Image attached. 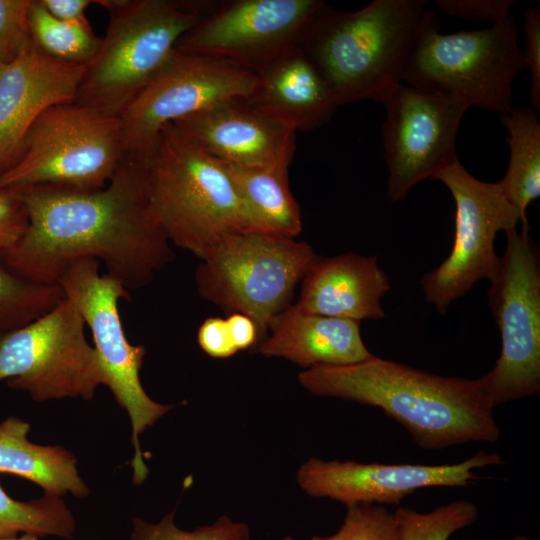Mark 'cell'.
I'll return each mask as SVG.
<instances>
[{"label": "cell", "mask_w": 540, "mask_h": 540, "mask_svg": "<svg viewBox=\"0 0 540 540\" xmlns=\"http://www.w3.org/2000/svg\"><path fill=\"white\" fill-rule=\"evenodd\" d=\"M28 227L2 263L17 276L57 284L65 268L95 258L129 290L148 285L173 260V251L149 202L138 157L126 156L100 190L54 187L16 190Z\"/></svg>", "instance_id": "obj_1"}, {"label": "cell", "mask_w": 540, "mask_h": 540, "mask_svg": "<svg viewBox=\"0 0 540 540\" xmlns=\"http://www.w3.org/2000/svg\"><path fill=\"white\" fill-rule=\"evenodd\" d=\"M298 381L317 396L380 408L425 450L493 443L500 436L477 379L432 374L373 355L355 364L304 369Z\"/></svg>", "instance_id": "obj_2"}, {"label": "cell", "mask_w": 540, "mask_h": 540, "mask_svg": "<svg viewBox=\"0 0 540 540\" xmlns=\"http://www.w3.org/2000/svg\"><path fill=\"white\" fill-rule=\"evenodd\" d=\"M427 2L374 0L357 11L327 4L300 43L338 106L376 101L402 75Z\"/></svg>", "instance_id": "obj_3"}, {"label": "cell", "mask_w": 540, "mask_h": 540, "mask_svg": "<svg viewBox=\"0 0 540 540\" xmlns=\"http://www.w3.org/2000/svg\"><path fill=\"white\" fill-rule=\"evenodd\" d=\"M138 157L152 211L170 244L203 259L248 218L225 165L172 123Z\"/></svg>", "instance_id": "obj_4"}, {"label": "cell", "mask_w": 540, "mask_h": 540, "mask_svg": "<svg viewBox=\"0 0 540 540\" xmlns=\"http://www.w3.org/2000/svg\"><path fill=\"white\" fill-rule=\"evenodd\" d=\"M214 3L97 0L110 20L96 55L85 67L74 102L119 118Z\"/></svg>", "instance_id": "obj_5"}, {"label": "cell", "mask_w": 540, "mask_h": 540, "mask_svg": "<svg viewBox=\"0 0 540 540\" xmlns=\"http://www.w3.org/2000/svg\"><path fill=\"white\" fill-rule=\"evenodd\" d=\"M510 13L489 28L440 32L426 10L401 83L503 115L513 108L512 83L526 68Z\"/></svg>", "instance_id": "obj_6"}, {"label": "cell", "mask_w": 540, "mask_h": 540, "mask_svg": "<svg viewBox=\"0 0 540 540\" xmlns=\"http://www.w3.org/2000/svg\"><path fill=\"white\" fill-rule=\"evenodd\" d=\"M125 158L120 118L74 101L56 104L30 127L18 161L0 176V189L96 191L108 184Z\"/></svg>", "instance_id": "obj_7"}, {"label": "cell", "mask_w": 540, "mask_h": 540, "mask_svg": "<svg viewBox=\"0 0 540 540\" xmlns=\"http://www.w3.org/2000/svg\"><path fill=\"white\" fill-rule=\"evenodd\" d=\"M320 258L306 242L237 233L201 259L195 284L203 299L226 314L241 313L252 319L260 344L271 321L291 305L296 286Z\"/></svg>", "instance_id": "obj_8"}, {"label": "cell", "mask_w": 540, "mask_h": 540, "mask_svg": "<svg viewBox=\"0 0 540 540\" xmlns=\"http://www.w3.org/2000/svg\"><path fill=\"white\" fill-rule=\"evenodd\" d=\"M99 265L95 258L75 260L65 268L57 284L90 328L104 375V385L128 413L134 449L132 480L140 485L147 478L149 469L143 459L139 437L174 405L158 403L145 392L140 370L146 348L128 341L118 309L121 298L130 299L129 291L119 280L108 274L101 275Z\"/></svg>", "instance_id": "obj_9"}, {"label": "cell", "mask_w": 540, "mask_h": 540, "mask_svg": "<svg viewBox=\"0 0 540 540\" xmlns=\"http://www.w3.org/2000/svg\"><path fill=\"white\" fill-rule=\"evenodd\" d=\"M507 243L488 303L501 334L493 369L477 379L494 408L540 392V262L529 230L506 232Z\"/></svg>", "instance_id": "obj_10"}, {"label": "cell", "mask_w": 540, "mask_h": 540, "mask_svg": "<svg viewBox=\"0 0 540 540\" xmlns=\"http://www.w3.org/2000/svg\"><path fill=\"white\" fill-rule=\"evenodd\" d=\"M85 322L66 297L33 322L0 335V381L33 400H91L104 385L102 367L87 342Z\"/></svg>", "instance_id": "obj_11"}, {"label": "cell", "mask_w": 540, "mask_h": 540, "mask_svg": "<svg viewBox=\"0 0 540 540\" xmlns=\"http://www.w3.org/2000/svg\"><path fill=\"white\" fill-rule=\"evenodd\" d=\"M432 179L441 181L455 202V233L449 256L421 279L428 303L446 313L452 302L464 296L482 279L497 275L500 257L494 250L499 231L521 224L517 209L502 194L497 182L488 183L471 175L459 159Z\"/></svg>", "instance_id": "obj_12"}, {"label": "cell", "mask_w": 540, "mask_h": 540, "mask_svg": "<svg viewBox=\"0 0 540 540\" xmlns=\"http://www.w3.org/2000/svg\"><path fill=\"white\" fill-rule=\"evenodd\" d=\"M325 5L322 0L215 1L176 50L225 60L255 74L299 46Z\"/></svg>", "instance_id": "obj_13"}, {"label": "cell", "mask_w": 540, "mask_h": 540, "mask_svg": "<svg viewBox=\"0 0 540 540\" xmlns=\"http://www.w3.org/2000/svg\"><path fill=\"white\" fill-rule=\"evenodd\" d=\"M384 105L387 196L403 200L419 182L458 160L456 137L469 106L456 98L396 83L376 100Z\"/></svg>", "instance_id": "obj_14"}, {"label": "cell", "mask_w": 540, "mask_h": 540, "mask_svg": "<svg viewBox=\"0 0 540 540\" xmlns=\"http://www.w3.org/2000/svg\"><path fill=\"white\" fill-rule=\"evenodd\" d=\"M255 81L254 73L231 62L175 50L119 117L126 156L141 154L167 124L248 97Z\"/></svg>", "instance_id": "obj_15"}, {"label": "cell", "mask_w": 540, "mask_h": 540, "mask_svg": "<svg viewBox=\"0 0 540 540\" xmlns=\"http://www.w3.org/2000/svg\"><path fill=\"white\" fill-rule=\"evenodd\" d=\"M502 462L499 454L485 451L459 463L440 465L325 461L311 457L298 468L296 481L307 495L338 501L346 507L396 505L419 489L466 487L479 479L474 470Z\"/></svg>", "instance_id": "obj_16"}, {"label": "cell", "mask_w": 540, "mask_h": 540, "mask_svg": "<svg viewBox=\"0 0 540 540\" xmlns=\"http://www.w3.org/2000/svg\"><path fill=\"white\" fill-rule=\"evenodd\" d=\"M202 151L222 163L245 168H289L296 131L247 103L219 101L172 123Z\"/></svg>", "instance_id": "obj_17"}, {"label": "cell", "mask_w": 540, "mask_h": 540, "mask_svg": "<svg viewBox=\"0 0 540 540\" xmlns=\"http://www.w3.org/2000/svg\"><path fill=\"white\" fill-rule=\"evenodd\" d=\"M85 67L50 57L32 40L14 61L0 65V176L18 161L39 115L75 100Z\"/></svg>", "instance_id": "obj_18"}, {"label": "cell", "mask_w": 540, "mask_h": 540, "mask_svg": "<svg viewBox=\"0 0 540 540\" xmlns=\"http://www.w3.org/2000/svg\"><path fill=\"white\" fill-rule=\"evenodd\" d=\"M247 103L296 132L327 123L339 107L313 62L300 46L282 52L258 72Z\"/></svg>", "instance_id": "obj_19"}, {"label": "cell", "mask_w": 540, "mask_h": 540, "mask_svg": "<svg viewBox=\"0 0 540 540\" xmlns=\"http://www.w3.org/2000/svg\"><path fill=\"white\" fill-rule=\"evenodd\" d=\"M376 256L353 252L320 258L302 280L301 310L360 321L385 317L380 300L390 289Z\"/></svg>", "instance_id": "obj_20"}, {"label": "cell", "mask_w": 540, "mask_h": 540, "mask_svg": "<svg viewBox=\"0 0 540 540\" xmlns=\"http://www.w3.org/2000/svg\"><path fill=\"white\" fill-rule=\"evenodd\" d=\"M268 332L252 352L304 369L355 364L373 356L362 340L360 321L307 313L296 304L275 316Z\"/></svg>", "instance_id": "obj_21"}, {"label": "cell", "mask_w": 540, "mask_h": 540, "mask_svg": "<svg viewBox=\"0 0 540 540\" xmlns=\"http://www.w3.org/2000/svg\"><path fill=\"white\" fill-rule=\"evenodd\" d=\"M29 431L30 424L14 416L0 423V472L29 480L45 493L86 497L89 488L78 473L74 454L62 446L30 442Z\"/></svg>", "instance_id": "obj_22"}, {"label": "cell", "mask_w": 540, "mask_h": 540, "mask_svg": "<svg viewBox=\"0 0 540 540\" xmlns=\"http://www.w3.org/2000/svg\"><path fill=\"white\" fill-rule=\"evenodd\" d=\"M248 218V232L295 239L302 231L299 205L288 168H245L223 163Z\"/></svg>", "instance_id": "obj_23"}, {"label": "cell", "mask_w": 540, "mask_h": 540, "mask_svg": "<svg viewBox=\"0 0 540 540\" xmlns=\"http://www.w3.org/2000/svg\"><path fill=\"white\" fill-rule=\"evenodd\" d=\"M509 132V165L497 182L502 194L520 214L521 229L529 230L527 208L540 196V122L533 108H512L500 115Z\"/></svg>", "instance_id": "obj_24"}, {"label": "cell", "mask_w": 540, "mask_h": 540, "mask_svg": "<svg viewBox=\"0 0 540 540\" xmlns=\"http://www.w3.org/2000/svg\"><path fill=\"white\" fill-rule=\"evenodd\" d=\"M75 518L60 496L45 493L39 499L18 501L0 485V539L32 534L71 539Z\"/></svg>", "instance_id": "obj_25"}, {"label": "cell", "mask_w": 540, "mask_h": 540, "mask_svg": "<svg viewBox=\"0 0 540 540\" xmlns=\"http://www.w3.org/2000/svg\"><path fill=\"white\" fill-rule=\"evenodd\" d=\"M29 26L33 43L45 54L66 63L87 65L102 41L88 21L59 20L39 0L31 2Z\"/></svg>", "instance_id": "obj_26"}, {"label": "cell", "mask_w": 540, "mask_h": 540, "mask_svg": "<svg viewBox=\"0 0 540 540\" xmlns=\"http://www.w3.org/2000/svg\"><path fill=\"white\" fill-rule=\"evenodd\" d=\"M64 298L59 284L23 279L0 263V335L42 317Z\"/></svg>", "instance_id": "obj_27"}, {"label": "cell", "mask_w": 540, "mask_h": 540, "mask_svg": "<svg viewBox=\"0 0 540 540\" xmlns=\"http://www.w3.org/2000/svg\"><path fill=\"white\" fill-rule=\"evenodd\" d=\"M400 540H448L476 521L479 511L468 500H456L429 512L399 507L394 512Z\"/></svg>", "instance_id": "obj_28"}, {"label": "cell", "mask_w": 540, "mask_h": 540, "mask_svg": "<svg viewBox=\"0 0 540 540\" xmlns=\"http://www.w3.org/2000/svg\"><path fill=\"white\" fill-rule=\"evenodd\" d=\"M132 523L129 540H250L248 524L234 521L226 515L192 531L182 530L175 524V510L158 523H148L138 517L133 518Z\"/></svg>", "instance_id": "obj_29"}, {"label": "cell", "mask_w": 540, "mask_h": 540, "mask_svg": "<svg viewBox=\"0 0 540 540\" xmlns=\"http://www.w3.org/2000/svg\"><path fill=\"white\" fill-rule=\"evenodd\" d=\"M342 540H400L393 512L381 505L347 507Z\"/></svg>", "instance_id": "obj_30"}, {"label": "cell", "mask_w": 540, "mask_h": 540, "mask_svg": "<svg viewBox=\"0 0 540 540\" xmlns=\"http://www.w3.org/2000/svg\"><path fill=\"white\" fill-rule=\"evenodd\" d=\"M32 0H0V65L14 61L32 40L29 11Z\"/></svg>", "instance_id": "obj_31"}, {"label": "cell", "mask_w": 540, "mask_h": 540, "mask_svg": "<svg viewBox=\"0 0 540 540\" xmlns=\"http://www.w3.org/2000/svg\"><path fill=\"white\" fill-rule=\"evenodd\" d=\"M28 227V215L20 193L0 189V262L21 239Z\"/></svg>", "instance_id": "obj_32"}, {"label": "cell", "mask_w": 540, "mask_h": 540, "mask_svg": "<svg viewBox=\"0 0 540 540\" xmlns=\"http://www.w3.org/2000/svg\"><path fill=\"white\" fill-rule=\"evenodd\" d=\"M525 65L531 76L530 98L535 111L540 110V9L531 6L524 14Z\"/></svg>", "instance_id": "obj_33"}, {"label": "cell", "mask_w": 540, "mask_h": 540, "mask_svg": "<svg viewBox=\"0 0 540 540\" xmlns=\"http://www.w3.org/2000/svg\"><path fill=\"white\" fill-rule=\"evenodd\" d=\"M438 7L448 15L469 21L497 22L507 17L513 0H437Z\"/></svg>", "instance_id": "obj_34"}, {"label": "cell", "mask_w": 540, "mask_h": 540, "mask_svg": "<svg viewBox=\"0 0 540 540\" xmlns=\"http://www.w3.org/2000/svg\"><path fill=\"white\" fill-rule=\"evenodd\" d=\"M199 347L208 356L224 359L235 355L234 346L225 319L210 317L204 320L197 332Z\"/></svg>", "instance_id": "obj_35"}, {"label": "cell", "mask_w": 540, "mask_h": 540, "mask_svg": "<svg viewBox=\"0 0 540 540\" xmlns=\"http://www.w3.org/2000/svg\"><path fill=\"white\" fill-rule=\"evenodd\" d=\"M225 320L237 351L253 350L257 346L258 331L252 319L241 313H231Z\"/></svg>", "instance_id": "obj_36"}, {"label": "cell", "mask_w": 540, "mask_h": 540, "mask_svg": "<svg viewBox=\"0 0 540 540\" xmlns=\"http://www.w3.org/2000/svg\"><path fill=\"white\" fill-rule=\"evenodd\" d=\"M44 8L55 18L69 22L88 21L85 15L93 0H39Z\"/></svg>", "instance_id": "obj_37"}, {"label": "cell", "mask_w": 540, "mask_h": 540, "mask_svg": "<svg viewBox=\"0 0 540 540\" xmlns=\"http://www.w3.org/2000/svg\"><path fill=\"white\" fill-rule=\"evenodd\" d=\"M282 540H295V539H293L291 536H285ZM310 540H342V531L339 528V530L331 536H328V537L314 536Z\"/></svg>", "instance_id": "obj_38"}, {"label": "cell", "mask_w": 540, "mask_h": 540, "mask_svg": "<svg viewBox=\"0 0 540 540\" xmlns=\"http://www.w3.org/2000/svg\"><path fill=\"white\" fill-rule=\"evenodd\" d=\"M0 540H40L38 536L32 534H22L21 536L1 538Z\"/></svg>", "instance_id": "obj_39"}, {"label": "cell", "mask_w": 540, "mask_h": 540, "mask_svg": "<svg viewBox=\"0 0 540 540\" xmlns=\"http://www.w3.org/2000/svg\"><path fill=\"white\" fill-rule=\"evenodd\" d=\"M510 540H532V539L525 535H516L512 537Z\"/></svg>", "instance_id": "obj_40"}]
</instances>
